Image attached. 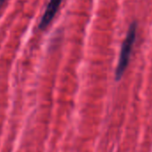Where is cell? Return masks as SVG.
Wrapping results in <instances>:
<instances>
[{
	"label": "cell",
	"instance_id": "6da1fadb",
	"mask_svg": "<svg viewBox=\"0 0 152 152\" xmlns=\"http://www.w3.org/2000/svg\"><path fill=\"white\" fill-rule=\"evenodd\" d=\"M137 28H138L137 22L133 21L131 23V25L129 26L126 37L122 44L118 64H117V67L116 69V81H119L123 77V76L129 65L131 53H132L133 47V45L136 40Z\"/></svg>",
	"mask_w": 152,
	"mask_h": 152
},
{
	"label": "cell",
	"instance_id": "7a4b0ae2",
	"mask_svg": "<svg viewBox=\"0 0 152 152\" xmlns=\"http://www.w3.org/2000/svg\"><path fill=\"white\" fill-rule=\"evenodd\" d=\"M62 1L63 0H49L39 23V28L40 30H45L52 22V20H54L55 16L57 13V11L61 5Z\"/></svg>",
	"mask_w": 152,
	"mask_h": 152
},
{
	"label": "cell",
	"instance_id": "3957f363",
	"mask_svg": "<svg viewBox=\"0 0 152 152\" xmlns=\"http://www.w3.org/2000/svg\"><path fill=\"white\" fill-rule=\"evenodd\" d=\"M5 1H6V0H0V8L4 5V4L5 3Z\"/></svg>",
	"mask_w": 152,
	"mask_h": 152
}]
</instances>
